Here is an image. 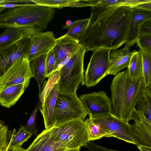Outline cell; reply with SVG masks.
<instances>
[{
  "label": "cell",
  "mask_w": 151,
  "mask_h": 151,
  "mask_svg": "<svg viewBox=\"0 0 151 151\" xmlns=\"http://www.w3.org/2000/svg\"><path fill=\"white\" fill-rule=\"evenodd\" d=\"M86 50L80 45L78 49L60 68L58 92H76L79 86L84 85V59Z\"/></svg>",
  "instance_id": "cell-4"
},
{
  "label": "cell",
  "mask_w": 151,
  "mask_h": 151,
  "mask_svg": "<svg viewBox=\"0 0 151 151\" xmlns=\"http://www.w3.org/2000/svg\"><path fill=\"white\" fill-rule=\"evenodd\" d=\"M139 35H151V20L144 23L140 27Z\"/></svg>",
  "instance_id": "cell-36"
},
{
  "label": "cell",
  "mask_w": 151,
  "mask_h": 151,
  "mask_svg": "<svg viewBox=\"0 0 151 151\" xmlns=\"http://www.w3.org/2000/svg\"><path fill=\"white\" fill-rule=\"evenodd\" d=\"M58 90V82L48 95L44 104H41L39 109L44 119L46 129L50 128L55 124L54 113Z\"/></svg>",
  "instance_id": "cell-17"
},
{
  "label": "cell",
  "mask_w": 151,
  "mask_h": 151,
  "mask_svg": "<svg viewBox=\"0 0 151 151\" xmlns=\"http://www.w3.org/2000/svg\"><path fill=\"white\" fill-rule=\"evenodd\" d=\"M84 146L89 151H119L105 148L91 141L88 142Z\"/></svg>",
  "instance_id": "cell-35"
},
{
  "label": "cell",
  "mask_w": 151,
  "mask_h": 151,
  "mask_svg": "<svg viewBox=\"0 0 151 151\" xmlns=\"http://www.w3.org/2000/svg\"><path fill=\"white\" fill-rule=\"evenodd\" d=\"M26 88L23 83L11 86L0 92V105L10 108L15 104L23 94Z\"/></svg>",
  "instance_id": "cell-19"
},
{
  "label": "cell",
  "mask_w": 151,
  "mask_h": 151,
  "mask_svg": "<svg viewBox=\"0 0 151 151\" xmlns=\"http://www.w3.org/2000/svg\"><path fill=\"white\" fill-rule=\"evenodd\" d=\"M137 104L142 109L146 117L151 121V83L145 88L144 93Z\"/></svg>",
  "instance_id": "cell-26"
},
{
  "label": "cell",
  "mask_w": 151,
  "mask_h": 151,
  "mask_svg": "<svg viewBox=\"0 0 151 151\" xmlns=\"http://www.w3.org/2000/svg\"><path fill=\"white\" fill-rule=\"evenodd\" d=\"M145 86L143 78L131 80L127 68L114 78L110 86L111 114L127 123L139 99L144 93Z\"/></svg>",
  "instance_id": "cell-2"
},
{
  "label": "cell",
  "mask_w": 151,
  "mask_h": 151,
  "mask_svg": "<svg viewBox=\"0 0 151 151\" xmlns=\"http://www.w3.org/2000/svg\"><path fill=\"white\" fill-rule=\"evenodd\" d=\"M146 0H80L88 3L91 9L106 6H127L136 9L139 4Z\"/></svg>",
  "instance_id": "cell-22"
},
{
  "label": "cell",
  "mask_w": 151,
  "mask_h": 151,
  "mask_svg": "<svg viewBox=\"0 0 151 151\" xmlns=\"http://www.w3.org/2000/svg\"><path fill=\"white\" fill-rule=\"evenodd\" d=\"M87 115L88 113L76 92H58L54 113V126L73 120H84Z\"/></svg>",
  "instance_id": "cell-6"
},
{
  "label": "cell",
  "mask_w": 151,
  "mask_h": 151,
  "mask_svg": "<svg viewBox=\"0 0 151 151\" xmlns=\"http://www.w3.org/2000/svg\"><path fill=\"white\" fill-rule=\"evenodd\" d=\"M24 36L21 28L9 27L0 34V48L10 44Z\"/></svg>",
  "instance_id": "cell-24"
},
{
  "label": "cell",
  "mask_w": 151,
  "mask_h": 151,
  "mask_svg": "<svg viewBox=\"0 0 151 151\" xmlns=\"http://www.w3.org/2000/svg\"><path fill=\"white\" fill-rule=\"evenodd\" d=\"M84 121L88 135L89 141L100 139L103 137H112V134L106 129L96 124L91 116Z\"/></svg>",
  "instance_id": "cell-21"
},
{
  "label": "cell",
  "mask_w": 151,
  "mask_h": 151,
  "mask_svg": "<svg viewBox=\"0 0 151 151\" xmlns=\"http://www.w3.org/2000/svg\"><path fill=\"white\" fill-rule=\"evenodd\" d=\"M55 62V55L52 49L46 54L45 61L46 78L49 77L54 72Z\"/></svg>",
  "instance_id": "cell-33"
},
{
  "label": "cell",
  "mask_w": 151,
  "mask_h": 151,
  "mask_svg": "<svg viewBox=\"0 0 151 151\" xmlns=\"http://www.w3.org/2000/svg\"><path fill=\"white\" fill-rule=\"evenodd\" d=\"M139 50L142 59L143 79L146 87L151 83V51Z\"/></svg>",
  "instance_id": "cell-27"
},
{
  "label": "cell",
  "mask_w": 151,
  "mask_h": 151,
  "mask_svg": "<svg viewBox=\"0 0 151 151\" xmlns=\"http://www.w3.org/2000/svg\"><path fill=\"white\" fill-rule=\"evenodd\" d=\"M111 50L100 48L93 51L84 75V85L87 87L95 86L107 75Z\"/></svg>",
  "instance_id": "cell-7"
},
{
  "label": "cell",
  "mask_w": 151,
  "mask_h": 151,
  "mask_svg": "<svg viewBox=\"0 0 151 151\" xmlns=\"http://www.w3.org/2000/svg\"><path fill=\"white\" fill-rule=\"evenodd\" d=\"M135 50L131 52L129 48L124 47L114 49L110 53L107 75H117L122 70L127 68Z\"/></svg>",
  "instance_id": "cell-14"
},
{
  "label": "cell",
  "mask_w": 151,
  "mask_h": 151,
  "mask_svg": "<svg viewBox=\"0 0 151 151\" xmlns=\"http://www.w3.org/2000/svg\"><path fill=\"white\" fill-rule=\"evenodd\" d=\"M55 12L54 8L35 3L10 8L0 14V27H34L46 29Z\"/></svg>",
  "instance_id": "cell-3"
},
{
  "label": "cell",
  "mask_w": 151,
  "mask_h": 151,
  "mask_svg": "<svg viewBox=\"0 0 151 151\" xmlns=\"http://www.w3.org/2000/svg\"><path fill=\"white\" fill-rule=\"evenodd\" d=\"M89 22V18L79 19L73 22L69 27L64 26L63 27L68 30L65 35L78 41L79 37L87 27Z\"/></svg>",
  "instance_id": "cell-25"
},
{
  "label": "cell",
  "mask_w": 151,
  "mask_h": 151,
  "mask_svg": "<svg viewBox=\"0 0 151 151\" xmlns=\"http://www.w3.org/2000/svg\"><path fill=\"white\" fill-rule=\"evenodd\" d=\"M34 3L51 8L60 9L64 7V5L72 0H32Z\"/></svg>",
  "instance_id": "cell-32"
},
{
  "label": "cell",
  "mask_w": 151,
  "mask_h": 151,
  "mask_svg": "<svg viewBox=\"0 0 151 151\" xmlns=\"http://www.w3.org/2000/svg\"><path fill=\"white\" fill-rule=\"evenodd\" d=\"M68 149L51 137L47 129L37 136L25 151H66Z\"/></svg>",
  "instance_id": "cell-16"
},
{
  "label": "cell",
  "mask_w": 151,
  "mask_h": 151,
  "mask_svg": "<svg viewBox=\"0 0 151 151\" xmlns=\"http://www.w3.org/2000/svg\"><path fill=\"white\" fill-rule=\"evenodd\" d=\"M56 39L51 31L41 32L30 37L27 54L29 62L42 55L46 54L52 49Z\"/></svg>",
  "instance_id": "cell-13"
},
{
  "label": "cell",
  "mask_w": 151,
  "mask_h": 151,
  "mask_svg": "<svg viewBox=\"0 0 151 151\" xmlns=\"http://www.w3.org/2000/svg\"><path fill=\"white\" fill-rule=\"evenodd\" d=\"M136 43L139 49L151 51V35H139Z\"/></svg>",
  "instance_id": "cell-34"
},
{
  "label": "cell",
  "mask_w": 151,
  "mask_h": 151,
  "mask_svg": "<svg viewBox=\"0 0 151 151\" xmlns=\"http://www.w3.org/2000/svg\"><path fill=\"white\" fill-rule=\"evenodd\" d=\"M127 68L129 75L131 80L143 78L142 59L139 51L135 50Z\"/></svg>",
  "instance_id": "cell-23"
},
{
  "label": "cell",
  "mask_w": 151,
  "mask_h": 151,
  "mask_svg": "<svg viewBox=\"0 0 151 151\" xmlns=\"http://www.w3.org/2000/svg\"><path fill=\"white\" fill-rule=\"evenodd\" d=\"M137 147L140 151H151V147L144 146H139Z\"/></svg>",
  "instance_id": "cell-38"
},
{
  "label": "cell",
  "mask_w": 151,
  "mask_h": 151,
  "mask_svg": "<svg viewBox=\"0 0 151 151\" xmlns=\"http://www.w3.org/2000/svg\"><path fill=\"white\" fill-rule=\"evenodd\" d=\"M14 129V133L8 148L10 149H13L17 147H21L32 135L21 125L17 133L16 129Z\"/></svg>",
  "instance_id": "cell-28"
},
{
  "label": "cell",
  "mask_w": 151,
  "mask_h": 151,
  "mask_svg": "<svg viewBox=\"0 0 151 151\" xmlns=\"http://www.w3.org/2000/svg\"><path fill=\"white\" fill-rule=\"evenodd\" d=\"M134 9L127 6L91 9L88 24L78 39L79 44L86 52L118 49L126 42Z\"/></svg>",
  "instance_id": "cell-1"
},
{
  "label": "cell",
  "mask_w": 151,
  "mask_h": 151,
  "mask_svg": "<svg viewBox=\"0 0 151 151\" xmlns=\"http://www.w3.org/2000/svg\"><path fill=\"white\" fill-rule=\"evenodd\" d=\"M6 151H14V150L13 149H10L7 148Z\"/></svg>",
  "instance_id": "cell-43"
},
{
  "label": "cell",
  "mask_w": 151,
  "mask_h": 151,
  "mask_svg": "<svg viewBox=\"0 0 151 151\" xmlns=\"http://www.w3.org/2000/svg\"><path fill=\"white\" fill-rule=\"evenodd\" d=\"M4 122L1 120H0V131L4 126Z\"/></svg>",
  "instance_id": "cell-41"
},
{
  "label": "cell",
  "mask_w": 151,
  "mask_h": 151,
  "mask_svg": "<svg viewBox=\"0 0 151 151\" xmlns=\"http://www.w3.org/2000/svg\"><path fill=\"white\" fill-rule=\"evenodd\" d=\"M90 6L89 4L83 3L80 2L79 0H72L71 1L64 5V7H83Z\"/></svg>",
  "instance_id": "cell-37"
},
{
  "label": "cell",
  "mask_w": 151,
  "mask_h": 151,
  "mask_svg": "<svg viewBox=\"0 0 151 151\" xmlns=\"http://www.w3.org/2000/svg\"><path fill=\"white\" fill-rule=\"evenodd\" d=\"M14 132V129L9 130L8 126L5 125L0 131V151H6Z\"/></svg>",
  "instance_id": "cell-31"
},
{
  "label": "cell",
  "mask_w": 151,
  "mask_h": 151,
  "mask_svg": "<svg viewBox=\"0 0 151 151\" xmlns=\"http://www.w3.org/2000/svg\"><path fill=\"white\" fill-rule=\"evenodd\" d=\"M150 20L151 11L134 9L124 47L129 48L136 43L142 25Z\"/></svg>",
  "instance_id": "cell-15"
},
{
  "label": "cell",
  "mask_w": 151,
  "mask_h": 151,
  "mask_svg": "<svg viewBox=\"0 0 151 151\" xmlns=\"http://www.w3.org/2000/svg\"><path fill=\"white\" fill-rule=\"evenodd\" d=\"M47 129L53 139L68 149L84 146L89 141L86 125L83 120L69 121Z\"/></svg>",
  "instance_id": "cell-5"
},
{
  "label": "cell",
  "mask_w": 151,
  "mask_h": 151,
  "mask_svg": "<svg viewBox=\"0 0 151 151\" xmlns=\"http://www.w3.org/2000/svg\"><path fill=\"white\" fill-rule=\"evenodd\" d=\"M88 115L95 116L111 113V99L106 92L101 91L81 95L79 97Z\"/></svg>",
  "instance_id": "cell-11"
},
{
  "label": "cell",
  "mask_w": 151,
  "mask_h": 151,
  "mask_svg": "<svg viewBox=\"0 0 151 151\" xmlns=\"http://www.w3.org/2000/svg\"><path fill=\"white\" fill-rule=\"evenodd\" d=\"M92 117L96 124L111 133L112 137L135 145L129 123L117 118L111 113L95 116Z\"/></svg>",
  "instance_id": "cell-9"
},
{
  "label": "cell",
  "mask_w": 151,
  "mask_h": 151,
  "mask_svg": "<svg viewBox=\"0 0 151 151\" xmlns=\"http://www.w3.org/2000/svg\"><path fill=\"white\" fill-rule=\"evenodd\" d=\"M80 46L78 40L65 34L57 39L52 49L55 60L54 72L59 70Z\"/></svg>",
  "instance_id": "cell-12"
},
{
  "label": "cell",
  "mask_w": 151,
  "mask_h": 151,
  "mask_svg": "<svg viewBox=\"0 0 151 151\" xmlns=\"http://www.w3.org/2000/svg\"><path fill=\"white\" fill-rule=\"evenodd\" d=\"M4 0H0V14L2 11L5 9L3 7L1 6V4L3 3L4 1Z\"/></svg>",
  "instance_id": "cell-39"
},
{
  "label": "cell",
  "mask_w": 151,
  "mask_h": 151,
  "mask_svg": "<svg viewBox=\"0 0 151 151\" xmlns=\"http://www.w3.org/2000/svg\"><path fill=\"white\" fill-rule=\"evenodd\" d=\"M27 55L15 61L6 73L0 78L1 91L7 87L23 83L27 88L30 80L34 77Z\"/></svg>",
  "instance_id": "cell-8"
},
{
  "label": "cell",
  "mask_w": 151,
  "mask_h": 151,
  "mask_svg": "<svg viewBox=\"0 0 151 151\" xmlns=\"http://www.w3.org/2000/svg\"><path fill=\"white\" fill-rule=\"evenodd\" d=\"M30 43V37L24 36L10 44L0 48V78L16 60L27 55Z\"/></svg>",
  "instance_id": "cell-10"
},
{
  "label": "cell",
  "mask_w": 151,
  "mask_h": 151,
  "mask_svg": "<svg viewBox=\"0 0 151 151\" xmlns=\"http://www.w3.org/2000/svg\"><path fill=\"white\" fill-rule=\"evenodd\" d=\"M132 137L137 146L151 147V122H136L130 124Z\"/></svg>",
  "instance_id": "cell-18"
},
{
  "label": "cell",
  "mask_w": 151,
  "mask_h": 151,
  "mask_svg": "<svg viewBox=\"0 0 151 151\" xmlns=\"http://www.w3.org/2000/svg\"><path fill=\"white\" fill-rule=\"evenodd\" d=\"M59 77V70L54 71L48 77L47 81L44 82L41 92L39 94L40 101L42 105L46 98L54 87L58 82Z\"/></svg>",
  "instance_id": "cell-29"
},
{
  "label": "cell",
  "mask_w": 151,
  "mask_h": 151,
  "mask_svg": "<svg viewBox=\"0 0 151 151\" xmlns=\"http://www.w3.org/2000/svg\"><path fill=\"white\" fill-rule=\"evenodd\" d=\"M66 151H78V150L77 149H69Z\"/></svg>",
  "instance_id": "cell-42"
},
{
  "label": "cell",
  "mask_w": 151,
  "mask_h": 151,
  "mask_svg": "<svg viewBox=\"0 0 151 151\" xmlns=\"http://www.w3.org/2000/svg\"><path fill=\"white\" fill-rule=\"evenodd\" d=\"M41 105V103L39 100L36 108L32 111L30 117L24 126L25 129L32 135L37 136L39 134L36 127V118Z\"/></svg>",
  "instance_id": "cell-30"
},
{
  "label": "cell",
  "mask_w": 151,
  "mask_h": 151,
  "mask_svg": "<svg viewBox=\"0 0 151 151\" xmlns=\"http://www.w3.org/2000/svg\"><path fill=\"white\" fill-rule=\"evenodd\" d=\"M72 23L73 22L72 21L70 20H67L66 21V25L65 26L68 27H69L71 25Z\"/></svg>",
  "instance_id": "cell-40"
},
{
  "label": "cell",
  "mask_w": 151,
  "mask_h": 151,
  "mask_svg": "<svg viewBox=\"0 0 151 151\" xmlns=\"http://www.w3.org/2000/svg\"><path fill=\"white\" fill-rule=\"evenodd\" d=\"M1 87H0V92L1 91Z\"/></svg>",
  "instance_id": "cell-44"
},
{
  "label": "cell",
  "mask_w": 151,
  "mask_h": 151,
  "mask_svg": "<svg viewBox=\"0 0 151 151\" xmlns=\"http://www.w3.org/2000/svg\"><path fill=\"white\" fill-rule=\"evenodd\" d=\"M46 54L42 55L30 62V68L39 87L40 93L46 77L45 61Z\"/></svg>",
  "instance_id": "cell-20"
}]
</instances>
